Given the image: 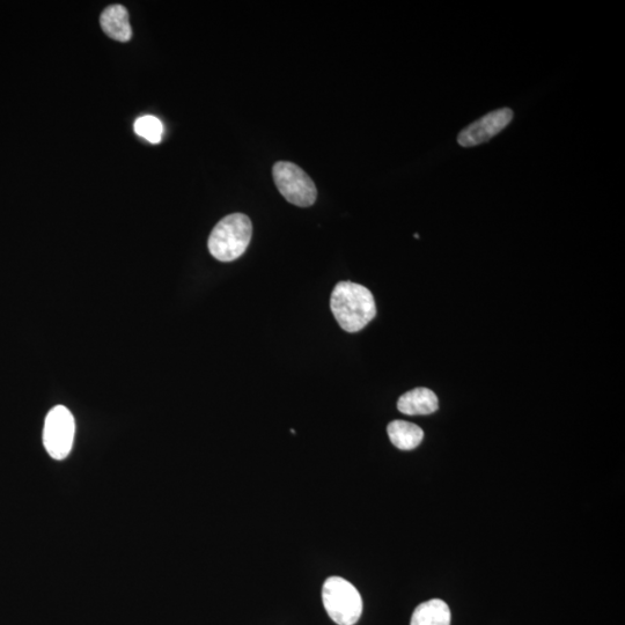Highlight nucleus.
<instances>
[{"label":"nucleus","mask_w":625,"mask_h":625,"mask_svg":"<svg viewBox=\"0 0 625 625\" xmlns=\"http://www.w3.org/2000/svg\"><path fill=\"white\" fill-rule=\"evenodd\" d=\"M330 308L338 325L348 333L360 332L377 315L372 292L352 282H340L335 286L330 297Z\"/></svg>","instance_id":"nucleus-1"},{"label":"nucleus","mask_w":625,"mask_h":625,"mask_svg":"<svg viewBox=\"0 0 625 625\" xmlns=\"http://www.w3.org/2000/svg\"><path fill=\"white\" fill-rule=\"evenodd\" d=\"M253 225L242 213H233L216 225L210 234V253L220 262H232L246 252L252 240Z\"/></svg>","instance_id":"nucleus-2"},{"label":"nucleus","mask_w":625,"mask_h":625,"mask_svg":"<svg viewBox=\"0 0 625 625\" xmlns=\"http://www.w3.org/2000/svg\"><path fill=\"white\" fill-rule=\"evenodd\" d=\"M327 613L338 625H355L363 613L362 595L342 577H330L322 587Z\"/></svg>","instance_id":"nucleus-3"},{"label":"nucleus","mask_w":625,"mask_h":625,"mask_svg":"<svg viewBox=\"0 0 625 625\" xmlns=\"http://www.w3.org/2000/svg\"><path fill=\"white\" fill-rule=\"evenodd\" d=\"M275 185L286 201L300 208L311 207L318 197L313 180L299 166L279 161L272 168Z\"/></svg>","instance_id":"nucleus-4"},{"label":"nucleus","mask_w":625,"mask_h":625,"mask_svg":"<svg viewBox=\"0 0 625 625\" xmlns=\"http://www.w3.org/2000/svg\"><path fill=\"white\" fill-rule=\"evenodd\" d=\"M75 432V418L68 408L57 406L49 411L44 423L43 444L51 458L64 460L68 457Z\"/></svg>","instance_id":"nucleus-5"},{"label":"nucleus","mask_w":625,"mask_h":625,"mask_svg":"<svg viewBox=\"0 0 625 625\" xmlns=\"http://www.w3.org/2000/svg\"><path fill=\"white\" fill-rule=\"evenodd\" d=\"M512 120L513 112L510 108L497 109L463 129L459 134L458 143L462 147H473L487 143L491 138L496 137L509 127Z\"/></svg>","instance_id":"nucleus-6"},{"label":"nucleus","mask_w":625,"mask_h":625,"mask_svg":"<svg viewBox=\"0 0 625 625\" xmlns=\"http://www.w3.org/2000/svg\"><path fill=\"white\" fill-rule=\"evenodd\" d=\"M439 408L438 397L429 388L419 387L400 397L397 409L408 416H426L436 413Z\"/></svg>","instance_id":"nucleus-7"},{"label":"nucleus","mask_w":625,"mask_h":625,"mask_svg":"<svg viewBox=\"0 0 625 625\" xmlns=\"http://www.w3.org/2000/svg\"><path fill=\"white\" fill-rule=\"evenodd\" d=\"M100 24L109 38L120 42H128L131 39L129 13L122 5L107 7L101 14Z\"/></svg>","instance_id":"nucleus-8"},{"label":"nucleus","mask_w":625,"mask_h":625,"mask_svg":"<svg viewBox=\"0 0 625 625\" xmlns=\"http://www.w3.org/2000/svg\"><path fill=\"white\" fill-rule=\"evenodd\" d=\"M451 609L445 601L432 599L419 605L410 625H451Z\"/></svg>","instance_id":"nucleus-9"},{"label":"nucleus","mask_w":625,"mask_h":625,"mask_svg":"<svg viewBox=\"0 0 625 625\" xmlns=\"http://www.w3.org/2000/svg\"><path fill=\"white\" fill-rule=\"evenodd\" d=\"M392 444L401 451L415 450L424 439V431L418 425L406 421H394L387 426Z\"/></svg>","instance_id":"nucleus-10"},{"label":"nucleus","mask_w":625,"mask_h":625,"mask_svg":"<svg viewBox=\"0 0 625 625\" xmlns=\"http://www.w3.org/2000/svg\"><path fill=\"white\" fill-rule=\"evenodd\" d=\"M134 130L139 137L146 139L151 144H159L163 141L164 124L156 116L139 117L135 122Z\"/></svg>","instance_id":"nucleus-11"}]
</instances>
